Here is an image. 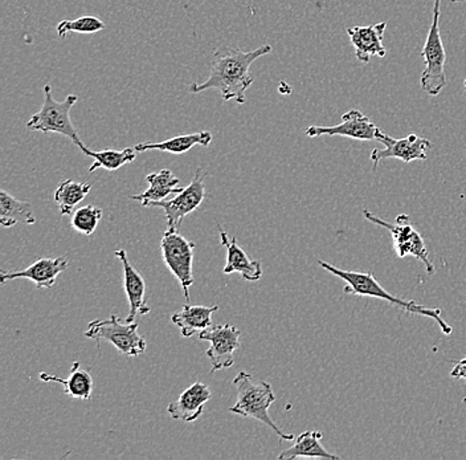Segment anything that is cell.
<instances>
[{"label": "cell", "instance_id": "obj_1", "mask_svg": "<svg viewBox=\"0 0 466 460\" xmlns=\"http://www.w3.org/2000/svg\"><path fill=\"white\" fill-rule=\"evenodd\" d=\"M270 52V46H261L249 52L232 46H218L215 49L214 57L209 64L211 72L208 78L204 83L191 84L189 92L197 95L204 90L215 89L220 92L224 101L233 100L238 104H244L247 100V90L255 81L250 75V66Z\"/></svg>", "mask_w": 466, "mask_h": 460}, {"label": "cell", "instance_id": "obj_2", "mask_svg": "<svg viewBox=\"0 0 466 460\" xmlns=\"http://www.w3.org/2000/svg\"><path fill=\"white\" fill-rule=\"evenodd\" d=\"M319 264L323 270L330 272L331 275L337 276V278L342 279L346 282L345 293L349 295H357L364 297H374V299L384 300L393 307L399 308L403 312L418 314V316L428 317L432 319L439 324L442 333L450 336L453 328L445 322L441 317V311L439 308H428L424 305L418 304L413 300H404L400 297L391 295L389 291L384 290L380 284H379L377 279L374 278L371 272H355V271L340 270V268L333 266V264L328 263V261H319Z\"/></svg>", "mask_w": 466, "mask_h": 460}, {"label": "cell", "instance_id": "obj_3", "mask_svg": "<svg viewBox=\"0 0 466 460\" xmlns=\"http://www.w3.org/2000/svg\"><path fill=\"white\" fill-rule=\"evenodd\" d=\"M232 383L238 390V401L229 412L261 422L275 431L281 441L296 439L291 434H285L270 418L269 409L276 402V395L269 383H265L249 373L238 372Z\"/></svg>", "mask_w": 466, "mask_h": 460}, {"label": "cell", "instance_id": "obj_4", "mask_svg": "<svg viewBox=\"0 0 466 460\" xmlns=\"http://www.w3.org/2000/svg\"><path fill=\"white\" fill-rule=\"evenodd\" d=\"M44 100L39 112L35 113L29 118L27 128L34 132L56 133L71 139L73 144L78 148L83 147L80 136L76 130L71 119V110L77 103L78 97L76 95H69L66 100H55L52 87L46 84L43 88Z\"/></svg>", "mask_w": 466, "mask_h": 460}, {"label": "cell", "instance_id": "obj_5", "mask_svg": "<svg viewBox=\"0 0 466 460\" xmlns=\"http://www.w3.org/2000/svg\"><path fill=\"white\" fill-rule=\"evenodd\" d=\"M86 337L95 340L100 345L102 342L113 346L127 357H138L145 353L147 342L138 333V322H122L116 314L107 320H93L87 325Z\"/></svg>", "mask_w": 466, "mask_h": 460}, {"label": "cell", "instance_id": "obj_6", "mask_svg": "<svg viewBox=\"0 0 466 460\" xmlns=\"http://www.w3.org/2000/svg\"><path fill=\"white\" fill-rule=\"evenodd\" d=\"M440 3L441 0H435L432 25L421 52L425 68L420 76V84L422 90L430 96H439L447 86V75H445L447 51L440 34Z\"/></svg>", "mask_w": 466, "mask_h": 460}, {"label": "cell", "instance_id": "obj_7", "mask_svg": "<svg viewBox=\"0 0 466 460\" xmlns=\"http://www.w3.org/2000/svg\"><path fill=\"white\" fill-rule=\"evenodd\" d=\"M363 215L370 222L384 227V229L391 232L393 249H395L396 255L399 258L403 259L406 256H413V258L418 259V261L424 264L427 273H430V275L435 273V266H433L432 261L430 259V253H428L427 247H425L424 239L413 229L408 215H399L396 223L381 220L380 218H378L377 215L372 214L367 209H363Z\"/></svg>", "mask_w": 466, "mask_h": 460}, {"label": "cell", "instance_id": "obj_8", "mask_svg": "<svg viewBox=\"0 0 466 460\" xmlns=\"http://www.w3.org/2000/svg\"><path fill=\"white\" fill-rule=\"evenodd\" d=\"M194 249V241L187 240L179 232L171 231V230H167L160 240L163 261L179 281L187 302H189V288L194 284V275H192Z\"/></svg>", "mask_w": 466, "mask_h": 460}, {"label": "cell", "instance_id": "obj_9", "mask_svg": "<svg viewBox=\"0 0 466 460\" xmlns=\"http://www.w3.org/2000/svg\"><path fill=\"white\" fill-rule=\"evenodd\" d=\"M204 179H206V174L203 173L202 169H197L194 179L191 180L187 188L183 189L182 193L177 194L173 199L148 203L147 208L162 209L166 214V220H167V230L177 231L182 220L202 205L204 198H206Z\"/></svg>", "mask_w": 466, "mask_h": 460}, {"label": "cell", "instance_id": "obj_10", "mask_svg": "<svg viewBox=\"0 0 466 460\" xmlns=\"http://www.w3.org/2000/svg\"><path fill=\"white\" fill-rule=\"evenodd\" d=\"M377 141L384 145L383 150L375 148L372 150V168L377 170L379 164L384 159L396 158L410 164L412 161H425L428 157V150L432 148L430 139L422 138L416 134H410L404 138H392L389 134L379 132Z\"/></svg>", "mask_w": 466, "mask_h": 460}, {"label": "cell", "instance_id": "obj_11", "mask_svg": "<svg viewBox=\"0 0 466 460\" xmlns=\"http://www.w3.org/2000/svg\"><path fill=\"white\" fill-rule=\"evenodd\" d=\"M241 332L233 325H217L200 332L199 339L209 342L206 354L211 363V373L231 368L235 353L240 348Z\"/></svg>", "mask_w": 466, "mask_h": 460}, {"label": "cell", "instance_id": "obj_12", "mask_svg": "<svg viewBox=\"0 0 466 460\" xmlns=\"http://www.w3.org/2000/svg\"><path fill=\"white\" fill-rule=\"evenodd\" d=\"M380 129L367 116L358 109L349 110L342 116V122L335 127H309L306 129V136H342L348 138L358 139V141H374L377 139Z\"/></svg>", "mask_w": 466, "mask_h": 460}, {"label": "cell", "instance_id": "obj_13", "mask_svg": "<svg viewBox=\"0 0 466 460\" xmlns=\"http://www.w3.org/2000/svg\"><path fill=\"white\" fill-rule=\"evenodd\" d=\"M68 264L66 256L39 258L25 270L16 271V272H7L3 270L0 281L5 284L7 281H16V279H27L36 284L37 290H51L56 282L58 275L68 268Z\"/></svg>", "mask_w": 466, "mask_h": 460}, {"label": "cell", "instance_id": "obj_14", "mask_svg": "<svg viewBox=\"0 0 466 460\" xmlns=\"http://www.w3.org/2000/svg\"><path fill=\"white\" fill-rule=\"evenodd\" d=\"M386 28L387 22L348 28L350 42L354 46L355 56L360 63H370L374 56H386L387 49L383 46V35Z\"/></svg>", "mask_w": 466, "mask_h": 460}, {"label": "cell", "instance_id": "obj_15", "mask_svg": "<svg viewBox=\"0 0 466 460\" xmlns=\"http://www.w3.org/2000/svg\"><path fill=\"white\" fill-rule=\"evenodd\" d=\"M116 258L119 259L124 268V288L127 293V302L130 305V312L127 314V322H136L138 314H148L151 308L146 304V282L141 273L136 270L127 258L125 250H116Z\"/></svg>", "mask_w": 466, "mask_h": 460}, {"label": "cell", "instance_id": "obj_16", "mask_svg": "<svg viewBox=\"0 0 466 460\" xmlns=\"http://www.w3.org/2000/svg\"><path fill=\"white\" fill-rule=\"evenodd\" d=\"M211 397V390L206 383H195L168 404L167 413L175 421L195 422L202 416L204 406Z\"/></svg>", "mask_w": 466, "mask_h": 460}, {"label": "cell", "instance_id": "obj_17", "mask_svg": "<svg viewBox=\"0 0 466 460\" xmlns=\"http://www.w3.org/2000/svg\"><path fill=\"white\" fill-rule=\"evenodd\" d=\"M220 241L227 249V264L223 273H240L241 278L246 281H258L262 276V266L260 261H252L247 252L238 246V239L229 238L228 234L218 224Z\"/></svg>", "mask_w": 466, "mask_h": 460}, {"label": "cell", "instance_id": "obj_18", "mask_svg": "<svg viewBox=\"0 0 466 460\" xmlns=\"http://www.w3.org/2000/svg\"><path fill=\"white\" fill-rule=\"evenodd\" d=\"M218 305L203 307V305H185L182 310L171 316L173 324L179 328L180 334L186 339L195 333L212 327V314L218 312Z\"/></svg>", "mask_w": 466, "mask_h": 460}, {"label": "cell", "instance_id": "obj_19", "mask_svg": "<svg viewBox=\"0 0 466 460\" xmlns=\"http://www.w3.org/2000/svg\"><path fill=\"white\" fill-rule=\"evenodd\" d=\"M146 182L148 183L147 190L139 195H133L131 199L142 202L145 208L148 203L166 200L171 195L182 193L180 180L174 176L173 171L168 169H163L158 173H151L146 177Z\"/></svg>", "mask_w": 466, "mask_h": 460}, {"label": "cell", "instance_id": "obj_20", "mask_svg": "<svg viewBox=\"0 0 466 460\" xmlns=\"http://www.w3.org/2000/svg\"><path fill=\"white\" fill-rule=\"evenodd\" d=\"M322 433L317 430H309L294 439V445L288 450L282 451L279 460H293L297 458H319L339 460L340 456L329 453L320 444Z\"/></svg>", "mask_w": 466, "mask_h": 460}, {"label": "cell", "instance_id": "obj_21", "mask_svg": "<svg viewBox=\"0 0 466 460\" xmlns=\"http://www.w3.org/2000/svg\"><path fill=\"white\" fill-rule=\"evenodd\" d=\"M211 132L203 130V132L183 134V136H177L174 138L166 139L162 142H142V144L136 145L137 153H145L148 150L165 151V153L171 154H185L197 145L202 147H209L212 142Z\"/></svg>", "mask_w": 466, "mask_h": 460}, {"label": "cell", "instance_id": "obj_22", "mask_svg": "<svg viewBox=\"0 0 466 460\" xmlns=\"http://www.w3.org/2000/svg\"><path fill=\"white\" fill-rule=\"evenodd\" d=\"M40 380L44 383H57L64 386V393L75 400L89 401L93 393V378L90 373L80 368V363H73L71 373L66 380L40 373Z\"/></svg>", "mask_w": 466, "mask_h": 460}, {"label": "cell", "instance_id": "obj_23", "mask_svg": "<svg viewBox=\"0 0 466 460\" xmlns=\"http://www.w3.org/2000/svg\"><path fill=\"white\" fill-rule=\"evenodd\" d=\"M17 223H36L31 203L22 202L5 191H0V224L10 229Z\"/></svg>", "mask_w": 466, "mask_h": 460}, {"label": "cell", "instance_id": "obj_24", "mask_svg": "<svg viewBox=\"0 0 466 460\" xmlns=\"http://www.w3.org/2000/svg\"><path fill=\"white\" fill-rule=\"evenodd\" d=\"M92 190L89 182H75L73 179L61 180L55 191V202L60 209L61 215L72 217L73 210L77 208Z\"/></svg>", "mask_w": 466, "mask_h": 460}, {"label": "cell", "instance_id": "obj_25", "mask_svg": "<svg viewBox=\"0 0 466 460\" xmlns=\"http://www.w3.org/2000/svg\"><path fill=\"white\" fill-rule=\"evenodd\" d=\"M80 148L86 157L95 159V164L90 166L89 173H95L97 169H105L107 171L118 170L122 166L133 162L137 157V151L134 148H127L124 150L107 148V150L92 151L83 145Z\"/></svg>", "mask_w": 466, "mask_h": 460}, {"label": "cell", "instance_id": "obj_26", "mask_svg": "<svg viewBox=\"0 0 466 460\" xmlns=\"http://www.w3.org/2000/svg\"><path fill=\"white\" fill-rule=\"evenodd\" d=\"M102 218V210L96 208V206H84L76 210L71 217V224L76 231L80 234L90 237L93 232L97 229Z\"/></svg>", "mask_w": 466, "mask_h": 460}, {"label": "cell", "instance_id": "obj_27", "mask_svg": "<svg viewBox=\"0 0 466 460\" xmlns=\"http://www.w3.org/2000/svg\"><path fill=\"white\" fill-rule=\"evenodd\" d=\"M105 23L97 16L84 15L76 20H63L57 25V34L61 39L66 36L69 32H77V34H96L105 30Z\"/></svg>", "mask_w": 466, "mask_h": 460}, {"label": "cell", "instance_id": "obj_28", "mask_svg": "<svg viewBox=\"0 0 466 460\" xmlns=\"http://www.w3.org/2000/svg\"><path fill=\"white\" fill-rule=\"evenodd\" d=\"M451 377L456 378V380L466 381V357L460 360L459 363H456L454 368L451 369Z\"/></svg>", "mask_w": 466, "mask_h": 460}, {"label": "cell", "instance_id": "obj_29", "mask_svg": "<svg viewBox=\"0 0 466 460\" xmlns=\"http://www.w3.org/2000/svg\"><path fill=\"white\" fill-rule=\"evenodd\" d=\"M451 3H459V5H460V3H464V2H466V0H451Z\"/></svg>", "mask_w": 466, "mask_h": 460}, {"label": "cell", "instance_id": "obj_30", "mask_svg": "<svg viewBox=\"0 0 466 460\" xmlns=\"http://www.w3.org/2000/svg\"><path fill=\"white\" fill-rule=\"evenodd\" d=\"M464 87H465V93H466V78H465Z\"/></svg>", "mask_w": 466, "mask_h": 460}]
</instances>
